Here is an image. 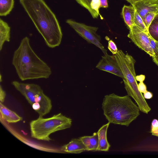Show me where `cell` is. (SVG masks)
I'll return each instance as SVG.
<instances>
[{
	"label": "cell",
	"mask_w": 158,
	"mask_h": 158,
	"mask_svg": "<svg viewBox=\"0 0 158 158\" xmlns=\"http://www.w3.org/2000/svg\"><path fill=\"white\" fill-rule=\"evenodd\" d=\"M14 0H0V15L5 16L8 15L13 9Z\"/></svg>",
	"instance_id": "obj_17"
},
{
	"label": "cell",
	"mask_w": 158,
	"mask_h": 158,
	"mask_svg": "<svg viewBox=\"0 0 158 158\" xmlns=\"http://www.w3.org/2000/svg\"><path fill=\"white\" fill-rule=\"evenodd\" d=\"M150 132L152 135L158 137V120L154 119L152 120Z\"/></svg>",
	"instance_id": "obj_22"
},
{
	"label": "cell",
	"mask_w": 158,
	"mask_h": 158,
	"mask_svg": "<svg viewBox=\"0 0 158 158\" xmlns=\"http://www.w3.org/2000/svg\"><path fill=\"white\" fill-rule=\"evenodd\" d=\"M0 112L2 118L8 123H15L22 121V117L0 103Z\"/></svg>",
	"instance_id": "obj_13"
},
{
	"label": "cell",
	"mask_w": 158,
	"mask_h": 158,
	"mask_svg": "<svg viewBox=\"0 0 158 158\" xmlns=\"http://www.w3.org/2000/svg\"><path fill=\"white\" fill-rule=\"evenodd\" d=\"M79 138L85 146L86 151H97L98 144L97 132L94 133L92 136H84Z\"/></svg>",
	"instance_id": "obj_15"
},
{
	"label": "cell",
	"mask_w": 158,
	"mask_h": 158,
	"mask_svg": "<svg viewBox=\"0 0 158 158\" xmlns=\"http://www.w3.org/2000/svg\"><path fill=\"white\" fill-rule=\"evenodd\" d=\"M76 1L83 7L88 10L90 14H92V10L90 4L92 0H75Z\"/></svg>",
	"instance_id": "obj_21"
},
{
	"label": "cell",
	"mask_w": 158,
	"mask_h": 158,
	"mask_svg": "<svg viewBox=\"0 0 158 158\" xmlns=\"http://www.w3.org/2000/svg\"><path fill=\"white\" fill-rule=\"evenodd\" d=\"M100 7L107 8L108 7L107 0H100Z\"/></svg>",
	"instance_id": "obj_27"
},
{
	"label": "cell",
	"mask_w": 158,
	"mask_h": 158,
	"mask_svg": "<svg viewBox=\"0 0 158 158\" xmlns=\"http://www.w3.org/2000/svg\"><path fill=\"white\" fill-rule=\"evenodd\" d=\"M152 58L153 61L158 66V54Z\"/></svg>",
	"instance_id": "obj_29"
},
{
	"label": "cell",
	"mask_w": 158,
	"mask_h": 158,
	"mask_svg": "<svg viewBox=\"0 0 158 158\" xmlns=\"http://www.w3.org/2000/svg\"><path fill=\"white\" fill-rule=\"evenodd\" d=\"M130 3L132 5L134 3L143 0H126Z\"/></svg>",
	"instance_id": "obj_30"
},
{
	"label": "cell",
	"mask_w": 158,
	"mask_h": 158,
	"mask_svg": "<svg viewBox=\"0 0 158 158\" xmlns=\"http://www.w3.org/2000/svg\"><path fill=\"white\" fill-rule=\"evenodd\" d=\"M133 6L143 22L146 15L154 12L158 13V0H143L134 3Z\"/></svg>",
	"instance_id": "obj_10"
},
{
	"label": "cell",
	"mask_w": 158,
	"mask_h": 158,
	"mask_svg": "<svg viewBox=\"0 0 158 158\" xmlns=\"http://www.w3.org/2000/svg\"><path fill=\"white\" fill-rule=\"evenodd\" d=\"M102 109L108 122L127 127L139 115L140 110L128 95L120 96L114 93L104 96Z\"/></svg>",
	"instance_id": "obj_3"
},
{
	"label": "cell",
	"mask_w": 158,
	"mask_h": 158,
	"mask_svg": "<svg viewBox=\"0 0 158 158\" xmlns=\"http://www.w3.org/2000/svg\"><path fill=\"white\" fill-rule=\"evenodd\" d=\"M153 94L150 91H147L143 93V96L145 99H150L153 97Z\"/></svg>",
	"instance_id": "obj_26"
},
{
	"label": "cell",
	"mask_w": 158,
	"mask_h": 158,
	"mask_svg": "<svg viewBox=\"0 0 158 158\" xmlns=\"http://www.w3.org/2000/svg\"><path fill=\"white\" fill-rule=\"evenodd\" d=\"M148 31L151 37L158 42V13L149 26Z\"/></svg>",
	"instance_id": "obj_18"
},
{
	"label": "cell",
	"mask_w": 158,
	"mask_h": 158,
	"mask_svg": "<svg viewBox=\"0 0 158 158\" xmlns=\"http://www.w3.org/2000/svg\"><path fill=\"white\" fill-rule=\"evenodd\" d=\"M11 84L24 97L39 116L43 117L50 112L52 107L51 100L39 85L17 81H12Z\"/></svg>",
	"instance_id": "obj_6"
},
{
	"label": "cell",
	"mask_w": 158,
	"mask_h": 158,
	"mask_svg": "<svg viewBox=\"0 0 158 158\" xmlns=\"http://www.w3.org/2000/svg\"><path fill=\"white\" fill-rule=\"evenodd\" d=\"M49 48L59 46L63 34L55 15L44 0H19Z\"/></svg>",
	"instance_id": "obj_1"
},
{
	"label": "cell",
	"mask_w": 158,
	"mask_h": 158,
	"mask_svg": "<svg viewBox=\"0 0 158 158\" xmlns=\"http://www.w3.org/2000/svg\"><path fill=\"white\" fill-rule=\"evenodd\" d=\"M129 30L127 37L135 44L150 56L154 57L155 54L149 39V34L144 32L135 24Z\"/></svg>",
	"instance_id": "obj_8"
},
{
	"label": "cell",
	"mask_w": 158,
	"mask_h": 158,
	"mask_svg": "<svg viewBox=\"0 0 158 158\" xmlns=\"http://www.w3.org/2000/svg\"><path fill=\"white\" fill-rule=\"evenodd\" d=\"M96 67L100 70L113 74L122 79L123 76L117 62L115 55H110L107 53L102 56Z\"/></svg>",
	"instance_id": "obj_9"
},
{
	"label": "cell",
	"mask_w": 158,
	"mask_h": 158,
	"mask_svg": "<svg viewBox=\"0 0 158 158\" xmlns=\"http://www.w3.org/2000/svg\"><path fill=\"white\" fill-rule=\"evenodd\" d=\"M145 78V76L144 75H141L139 76H136V79L137 81H143Z\"/></svg>",
	"instance_id": "obj_28"
},
{
	"label": "cell",
	"mask_w": 158,
	"mask_h": 158,
	"mask_svg": "<svg viewBox=\"0 0 158 158\" xmlns=\"http://www.w3.org/2000/svg\"><path fill=\"white\" fill-rule=\"evenodd\" d=\"M110 123L103 125L97 132L98 135V144L97 151H108L110 145L107 138V132Z\"/></svg>",
	"instance_id": "obj_12"
},
{
	"label": "cell",
	"mask_w": 158,
	"mask_h": 158,
	"mask_svg": "<svg viewBox=\"0 0 158 158\" xmlns=\"http://www.w3.org/2000/svg\"><path fill=\"white\" fill-rule=\"evenodd\" d=\"M10 27L8 24L1 19H0V51L2 49L6 42L10 40Z\"/></svg>",
	"instance_id": "obj_16"
},
{
	"label": "cell",
	"mask_w": 158,
	"mask_h": 158,
	"mask_svg": "<svg viewBox=\"0 0 158 158\" xmlns=\"http://www.w3.org/2000/svg\"><path fill=\"white\" fill-rule=\"evenodd\" d=\"M66 22L88 42L99 48L104 54H107V50L101 42V36L96 33L98 27L88 26L72 19L66 20Z\"/></svg>",
	"instance_id": "obj_7"
},
{
	"label": "cell",
	"mask_w": 158,
	"mask_h": 158,
	"mask_svg": "<svg viewBox=\"0 0 158 158\" xmlns=\"http://www.w3.org/2000/svg\"><path fill=\"white\" fill-rule=\"evenodd\" d=\"M157 14L156 12H151L148 13L145 16L144 22L148 29Z\"/></svg>",
	"instance_id": "obj_20"
},
{
	"label": "cell",
	"mask_w": 158,
	"mask_h": 158,
	"mask_svg": "<svg viewBox=\"0 0 158 158\" xmlns=\"http://www.w3.org/2000/svg\"><path fill=\"white\" fill-rule=\"evenodd\" d=\"M115 56L122 73L128 95L135 100L141 112L148 114L151 109L138 89L135 69V60L131 56L121 50H118Z\"/></svg>",
	"instance_id": "obj_4"
},
{
	"label": "cell",
	"mask_w": 158,
	"mask_h": 158,
	"mask_svg": "<svg viewBox=\"0 0 158 158\" xmlns=\"http://www.w3.org/2000/svg\"><path fill=\"white\" fill-rule=\"evenodd\" d=\"M136 10L132 5H124L122 9V15L124 21L129 29L134 25Z\"/></svg>",
	"instance_id": "obj_14"
},
{
	"label": "cell",
	"mask_w": 158,
	"mask_h": 158,
	"mask_svg": "<svg viewBox=\"0 0 158 158\" xmlns=\"http://www.w3.org/2000/svg\"><path fill=\"white\" fill-rule=\"evenodd\" d=\"M6 96V94L5 91L2 88L1 85L0 87V102L3 103L4 102Z\"/></svg>",
	"instance_id": "obj_25"
},
{
	"label": "cell",
	"mask_w": 158,
	"mask_h": 158,
	"mask_svg": "<svg viewBox=\"0 0 158 158\" xmlns=\"http://www.w3.org/2000/svg\"><path fill=\"white\" fill-rule=\"evenodd\" d=\"M134 24L144 32L148 33V29L146 26L141 17L136 10L134 19Z\"/></svg>",
	"instance_id": "obj_19"
},
{
	"label": "cell",
	"mask_w": 158,
	"mask_h": 158,
	"mask_svg": "<svg viewBox=\"0 0 158 158\" xmlns=\"http://www.w3.org/2000/svg\"><path fill=\"white\" fill-rule=\"evenodd\" d=\"M61 151L71 153H79L86 151V148L79 139H73L67 144L60 148Z\"/></svg>",
	"instance_id": "obj_11"
},
{
	"label": "cell",
	"mask_w": 158,
	"mask_h": 158,
	"mask_svg": "<svg viewBox=\"0 0 158 158\" xmlns=\"http://www.w3.org/2000/svg\"><path fill=\"white\" fill-rule=\"evenodd\" d=\"M19 78L22 81L47 79L52 73L50 67L35 53L27 36L21 40L14 51L12 60Z\"/></svg>",
	"instance_id": "obj_2"
},
{
	"label": "cell",
	"mask_w": 158,
	"mask_h": 158,
	"mask_svg": "<svg viewBox=\"0 0 158 158\" xmlns=\"http://www.w3.org/2000/svg\"><path fill=\"white\" fill-rule=\"evenodd\" d=\"M108 48L109 50L114 55L116 54L118 51L116 44L112 40H110L109 41Z\"/></svg>",
	"instance_id": "obj_23"
},
{
	"label": "cell",
	"mask_w": 158,
	"mask_h": 158,
	"mask_svg": "<svg viewBox=\"0 0 158 158\" xmlns=\"http://www.w3.org/2000/svg\"><path fill=\"white\" fill-rule=\"evenodd\" d=\"M72 120L61 113L44 118L39 116L30 123L31 136L39 140L49 141L50 135L56 131L69 128Z\"/></svg>",
	"instance_id": "obj_5"
},
{
	"label": "cell",
	"mask_w": 158,
	"mask_h": 158,
	"mask_svg": "<svg viewBox=\"0 0 158 158\" xmlns=\"http://www.w3.org/2000/svg\"><path fill=\"white\" fill-rule=\"evenodd\" d=\"M138 85V87L139 91L142 93H144L147 90L146 85L143 83V81H140Z\"/></svg>",
	"instance_id": "obj_24"
}]
</instances>
